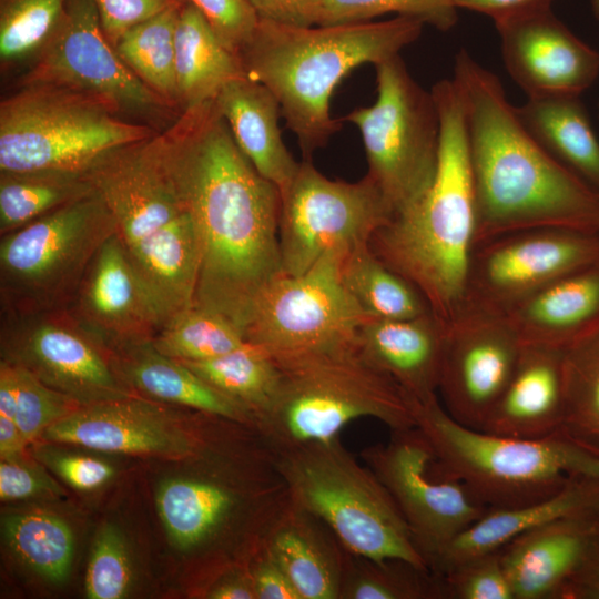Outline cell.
I'll use <instances>...</instances> for the list:
<instances>
[{
    "mask_svg": "<svg viewBox=\"0 0 599 599\" xmlns=\"http://www.w3.org/2000/svg\"><path fill=\"white\" fill-rule=\"evenodd\" d=\"M161 138L200 241L193 305L244 334L257 297L283 275L280 190L238 148L214 99L183 110Z\"/></svg>",
    "mask_w": 599,
    "mask_h": 599,
    "instance_id": "6da1fadb",
    "label": "cell"
},
{
    "mask_svg": "<svg viewBox=\"0 0 599 599\" xmlns=\"http://www.w3.org/2000/svg\"><path fill=\"white\" fill-rule=\"evenodd\" d=\"M453 80L465 113L475 246L536 227L599 232V194L535 140L499 78L463 49L455 58Z\"/></svg>",
    "mask_w": 599,
    "mask_h": 599,
    "instance_id": "7a4b0ae2",
    "label": "cell"
},
{
    "mask_svg": "<svg viewBox=\"0 0 599 599\" xmlns=\"http://www.w3.org/2000/svg\"><path fill=\"white\" fill-rule=\"evenodd\" d=\"M430 92L440 122L436 175L418 203L375 232L369 247L447 325L465 304L476 207L461 95L453 79L436 82Z\"/></svg>",
    "mask_w": 599,
    "mask_h": 599,
    "instance_id": "3957f363",
    "label": "cell"
},
{
    "mask_svg": "<svg viewBox=\"0 0 599 599\" xmlns=\"http://www.w3.org/2000/svg\"><path fill=\"white\" fill-rule=\"evenodd\" d=\"M423 27L420 20L403 16L312 27L258 20L240 58L245 77L276 97L303 160H311L341 129L329 109L339 82L362 64L375 65L399 54L419 38Z\"/></svg>",
    "mask_w": 599,
    "mask_h": 599,
    "instance_id": "277c9868",
    "label": "cell"
},
{
    "mask_svg": "<svg viewBox=\"0 0 599 599\" xmlns=\"http://www.w3.org/2000/svg\"><path fill=\"white\" fill-rule=\"evenodd\" d=\"M270 355L280 382L255 428L275 450L332 439L363 417L375 418L390 430L416 426L410 396L364 357L355 339Z\"/></svg>",
    "mask_w": 599,
    "mask_h": 599,
    "instance_id": "5b68a950",
    "label": "cell"
},
{
    "mask_svg": "<svg viewBox=\"0 0 599 599\" xmlns=\"http://www.w3.org/2000/svg\"><path fill=\"white\" fill-rule=\"evenodd\" d=\"M410 405L437 456L488 509L542 500L575 476L599 477V448L562 428L539 438L499 436L459 424L437 396H410Z\"/></svg>",
    "mask_w": 599,
    "mask_h": 599,
    "instance_id": "8992f818",
    "label": "cell"
},
{
    "mask_svg": "<svg viewBox=\"0 0 599 599\" xmlns=\"http://www.w3.org/2000/svg\"><path fill=\"white\" fill-rule=\"evenodd\" d=\"M87 174L144 283L172 284L195 268L196 226L165 158L161 133L118 148Z\"/></svg>",
    "mask_w": 599,
    "mask_h": 599,
    "instance_id": "52a82bcc",
    "label": "cell"
},
{
    "mask_svg": "<svg viewBox=\"0 0 599 599\" xmlns=\"http://www.w3.org/2000/svg\"><path fill=\"white\" fill-rule=\"evenodd\" d=\"M275 454L291 498L323 520L345 549L429 569L387 488L339 436Z\"/></svg>",
    "mask_w": 599,
    "mask_h": 599,
    "instance_id": "ba28073f",
    "label": "cell"
},
{
    "mask_svg": "<svg viewBox=\"0 0 599 599\" xmlns=\"http://www.w3.org/2000/svg\"><path fill=\"white\" fill-rule=\"evenodd\" d=\"M105 100L69 88L26 84L0 102V172L88 173L110 152L156 132Z\"/></svg>",
    "mask_w": 599,
    "mask_h": 599,
    "instance_id": "9c48e42d",
    "label": "cell"
},
{
    "mask_svg": "<svg viewBox=\"0 0 599 599\" xmlns=\"http://www.w3.org/2000/svg\"><path fill=\"white\" fill-rule=\"evenodd\" d=\"M115 221L94 190L0 236V312L64 309Z\"/></svg>",
    "mask_w": 599,
    "mask_h": 599,
    "instance_id": "30bf717a",
    "label": "cell"
},
{
    "mask_svg": "<svg viewBox=\"0 0 599 599\" xmlns=\"http://www.w3.org/2000/svg\"><path fill=\"white\" fill-rule=\"evenodd\" d=\"M377 97L345 120L361 132L367 175L380 189L394 216L413 207L436 175L440 122L430 91L410 75L400 55L377 64Z\"/></svg>",
    "mask_w": 599,
    "mask_h": 599,
    "instance_id": "8fae6325",
    "label": "cell"
},
{
    "mask_svg": "<svg viewBox=\"0 0 599 599\" xmlns=\"http://www.w3.org/2000/svg\"><path fill=\"white\" fill-rule=\"evenodd\" d=\"M281 193L278 241L282 271L300 275L328 253L344 256L369 244L394 217L376 183L331 180L303 160Z\"/></svg>",
    "mask_w": 599,
    "mask_h": 599,
    "instance_id": "7c38bea8",
    "label": "cell"
},
{
    "mask_svg": "<svg viewBox=\"0 0 599 599\" xmlns=\"http://www.w3.org/2000/svg\"><path fill=\"white\" fill-rule=\"evenodd\" d=\"M390 432L387 443L364 448L361 457L394 498L432 570L450 541L488 508L440 460L417 426Z\"/></svg>",
    "mask_w": 599,
    "mask_h": 599,
    "instance_id": "4fadbf2b",
    "label": "cell"
},
{
    "mask_svg": "<svg viewBox=\"0 0 599 599\" xmlns=\"http://www.w3.org/2000/svg\"><path fill=\"white\" fill-rule=\"evenodd\" d=\"M344 255L328 253L300 275H281L257 297L244 327L246 342L270 354L317 349L355 339L370 318L346 290Z\"/></svg>",
    "mask_w": 599,
    "mask_h": 599,
    "instance_id": "5bb4252c",
    "label": "cell"
},
{
    "mask_svg": "<svg viewBox=\"0 0 599 599\" xmlns=\"http://www.w3.org/2000/svg\"><path fill=\"white\" fill-rule=\"evenodd\" d=\"M598 258L599 232L536 227L494 237L474 247L464 308L506 315L554 280Z\"/></svg>",
    "mask_w": 599,
    "mask_h": 599,
    "instance_id": "9a60e30c",
    "label": "cell"
},
{
    "mask_svg": "<svg viewBox=\"0 0 599 599\" xmlns=\"http://www.w3.org/2000/svg\"><path fill=\"white\" fill-rule=\"evenodd\" d=\"M0 346L2 359L80 405L134 395L116 375L110 352L65 309L0 312Z\"/></svg>",
    "mask_w": 599,
    "mask_h": 599,
    "instance_id": "2e32d148",
    "label": "cell"
},
{
    "mask_svg": "<svg viewBox=\"0 0 599 599\" xmlns=\"http://www.w3.org/2000/svg\"><path fill=\"white\" fill-rule=\"evenodd\" d=\"M51 84L101 98L119 112L167 109L121 60L92 0H68L19 85Z\"/></svg>",
    "mask_w": 599,
    "mask_h": 599,
    "instance_id": "e0dca14e",
    "label": "cell"
},
{
    "mask_svg": "<svg viewBox=\"0 0 599 599\" xmlns=\"http://www.w3.org/2000/svg\"><path fill=\"white\" fill-rule=\"evenodd\" d=\"M522 345L505 315L465 307L446 325L438 385L446 412L480 430L514 374Z\"/></svg>",
    "mask_w": 599,
    "mask_h": 599,
    "instance_id": "ac0fdd59",
    "label": "cell"
},
{
    "mask_svg": "<svg viewBox=\"0 0 599 599\" xmlns=\"http://www.w3.org/2000/svg\"><path fill=\"white\" fill-rule=\"evenodd\" d=\"M205 435L202 427L186 426L158 402L134 394L81 405L41 437L100 451L181 460L200 451Z\"/></svg>",
    "mask_w": 599,
    "mask_h": 599,
    "instance_id": "d6986e66",
    "label": "cell"
},
{
    "mask_svg": "<svg viewBox=\"0 0 599 599\" xmlns=\"http://www.w3.org/2000/svg\"><path fill=\"white\" fill-rule=\"evenodd\" d=\"M495 27L505 68L528 98L579 97L599 77V52L551 9Z\"/></svg>",
    "mask_w": 599,
    "mask_h": 599,
    "instance_id": "ffe728a7",
    "label": "cell"
},
{
    "mask_svg": "<svg viewBox=\"0 0 599 599\" xmlns=\"http://www.w3.org/2000/svg\"><path fill=\"white\" fill-rule=\"evenodd\" d=\"M64 309L109 352L151 341L162 326L118 233L101 246Z\"/></svg>",
    "mask_w": 599,
    "mask_h": 599,
    "instance_id": "44dd1931",
    "label": "cell"
},
{
    "mask_svg": "<svg viewBox=\"0 0 599 599\" xmlns=\"http://www.w3.org/2000/svg\"><path fill=\"white\" fill-rule=\"evenodd\" d=\"M598 549L599 510L525 531L499 551L515 599H560Z\"/></svg>",
    "mask_w": 599,
    "mask_h": 599,
    "instance_id": "7402d4cb",
    "label": "cell"
},
{
    "mask_svg": "<svg viewBox=\"0 0 599 599\" xmlns=\"http://www.w3.org/2000/svg\"><path fill=\"white\" fill-rule=\"evenodd\" d=\"M446 325L433 313L404 319L368 318L355 343L378 369L409 396L424 402L437 396Z\"/></svg>",
    "mask_w": 599,
    "mask_h": 599,
    "instance_id": "603a6c76",
    "label": "cell"
},
{
    "mask_svg": "<svg viewBox=\"0 0 599 599\" xmlns=\"http://www.w3.org/2000/svg\"><path fill=\"white\" fill-rule=\"evenodd\" d=\"M565 349L522 345L514 374L481 432L539 438L562 427Z\"/></svg>",
    "mask_w": 599,
    "mask_h": 599,
    "instance_id": "cb8c5ba5",
    "label": "cell"
},
{
    "mask_svg": "<svg viewBox=\"0 0 599 599\" xmlns=\"http://www.w3.org/2000/svg\"><path fill=\"white\" fill-rule=\"evenodd\" d=\"M261 548L286 572L301 599H338L346 549L329 527L291 496Z\"/></svg>",
    "mask_w": 599,
    "mask_h": 599,
    "instance_id": "d4e9b609",
    "label": "cell"
},
{
    "mask_svg": "<svg viewBox=\"0 0 599 599\" xmlns=\"http://www.w3.org/2000/svg\"><path fill=\"white\" fill-rule=\"evenodd\" d=\"M505 316L522 344L566 349L599 327V258L554 280Z\"/></svg>",
    "mask_w": 599,
    "mask_h": 599,
    "instance_id": "484cf974",
    "label": "cell"
},
{
    "mask_svg": "<svg viewBox=\"0 0 599 599\" xmlns=\"http://www.w3.org/2000/svg\"><path fill=\"white\" fill-rule=\"evenodd\" d=\"M599 510V477L575 476L555 495L511 508H489L438 556L432 571L441 576L456 565L500 549L525 531L558 518Z\"/></svg>",
    "mask_w": 599,
    "mask_h": 599,
    "instance_id": "4316f807",
    "label": "cell"
},
{
    "mask_svg": "<svg viewBox=\"0 0 599 599\" xmlns=\"http://www.w3.org/2000/svg\"><path fill=\"white\" fill-rule=\"evenodd\" d=\"M110 354L116 375L134 394L255 427V417L246 407L182 362L158 352L152 339L122 346Z\"/></svg>",
    "mask_w": 599,
    "mask_h": 599,
    "instance_id": "83f0119b",
    "label": "cell"
},
{
    "mask_svg": "<svg viewBox=\"0 0 599 599\" xmlns=\"http://www.w3.org/2000/svg\"><path fill=\"white\" fill-rule=\"evenodd\" d=\"M214 101L238 148L258 173L282 192L300 163L283 142L276 97L264 84L244 75L226 83Z\"/></svg>",
    "mask_w": 599,
    "mask_h": 599,
    "instance_id": "f1b7e54d",
    "label": "cell"
},
{
    "mask_svg": "<svg viewBox=\"0 0 599 599\" xmlns=\"http://www.w3.org/2000/svg\"><path fill=\"white\" fill-rule=\"evenodd\" d=\"M175 74L181 112L214 99L226 83L245 75L240 54L222 43L189 0L180 10L175 29Z\"/></svg>",
    "mask_w": 599,
    "mask_h": 599,
    "instance_id": "f546056e",
    "label": "cell"
},
{
    "mask_svg": "<svg viewBox=\"0 0 599 599\" xmlns=\"http://www.w3.org/2000/svg\"><path fill=\"white\" fill-rule=\"evenodd\" d=\"M516 109L535 140L599 194V139L579 97L528 98Z\"/></svg>",
    "mask_w": 599,
    "mask_h": 599,
    "instance_id": "4dcf8cb0",
    "label": "cell"
},
{
    "mask_svg": "<svg viewBox=\"0 0 599 599\" xmlns=\"http://www.w3.org/2000/svg\"><path fill=\"white\" fill-rule=\"evenodd\" d=\"M341 274L348 293L370 318L404 319L432 313L417 288L379 260L369 244L344 257Z\"/></svg>",
    "mask_w": 599,
    "mask_h": 599,
    "instance_id": "1f68e13d",
    "label": "cell"
},
{
    "mask_svg": "<svg viewBox=\"0 0 599 599\" xmlns=\"http://www.w3.org/2000/svg\"><path fill=\"white\" fill-rule=\"evenodd\" d=\"M94 191L87 173L0 172V236Z\"/></svg>",
    "mask_w": 599,
    "mask_h": 599,
    "instance_id": "d6a6232c",
    "label": "cell"
},
{
    "mask_svg": "<svg viewBox=\"0 0 599 599\" xmlns=\"http://www.w3.org/2000/svg\"><path fill=\"white\" fill-rule=\"evenodd\" d=\"M183 3L130 28L114 45L125 65L169 109L180 108L175 74V29Z\"/></svg>",
    "mask_w": 599,
    "mask_h": 599,
    "instance_id": "836d02e7",
    "label": "cell"
},
{
    "mask_svg": "<svg viewBox=\"0 0 599 599\" xmlns=\"http://www.w3.org/2000/svg\"><path fill=\"white\" fill-rule=\"evenodd\" d=\"M2 534L14 556L47 580L61 582L73 558V534L58 515L29 509L2 517Z\"/></svg>",
    "mask_w": 599,
    "mask_h": 599,
    "instance_id": "e575fe53",
    "label": "cell"
},
{
    "mask_svg": "<svg viewBox=\"0 0 599 599\" xmlns=\"http://www.w3.org/2000/svg\"><path fill=\"white\" fill-rule=\"evenodd\" d=\"M182 363L246 407L256 423L277 392L280 373L274 358L265 349L248 342L214 358Z\"/></svg>",
    "mask_w": 599,
    "mask_h": 599,
    "instance_id": "d590c367",
    "label": "cell"
},
{
    "mask_svg": "<svg viewBox=\"0 0 599 599\" xmlns=\"http://www.w3.org/2000/svg\"><path fill=\"white\" fill-rule=\"evenodd\" d=\"M338 599H446V593L441 577L429 569L346 549Z\"/></svg>",
    "mask_w": 599,
    "mask_h": 599,
    "instance_id": "8d00e7d4",
    "label": "cell"
},
{
    "mask_svg": "<svg viewBox=\"0 0 599 599\" xmlns=\"http://www.w3.org/2000/svg\"><path fill=\"white\" fill-rule=\"evenodd\" d=\"M245 343L242 329L233 322L196 305L173 315L152 338L158 352L181 362L214 358Z\"/></svg>",
    "mask_w": 599,
    "mask_h": 599,
    "instance_id": "74e56055",
    "label": "cell"
},
{
    "mask_svg": "<svg viewBox=\"0 0 599 599\" xmlns=\"http://www.w3.org/2000/svg\"><path fill=\"white\" fill-rule=\"evenodd\" d=\"M562 429L599 448V327L565 349Z\"/></svg>",
    "mask_w": 599,
    "mask_h": 599,
    "instance_id": "f35d334b",
    "label": "cell"
},
{
    "mask_svg": "<svg viewBox=\"0 0 599 599\" xmlns=\"http://www.w3.org/2000/svg\"><path fill=\"white\" fill-rule=\"evenodd\" d=\"M68 0H0L2 69L35 54L58 23Z\"/></svg>",
    "mask_w": 599,
    "mask_h": 599,
    "instance_id": "ab89813d",
    "label": "cell"
},
{
    "mask_svg": "<svg viewBox=\"0 0 599 599\" xmlns=\"http://www.w3.org/2000/svg\"><path fill=\"white\" fill-rule=\"evenodd\" d=\"M457 9L455 0H323L316 26L372 21L394 12L448 31L457 22Z\"/></svg>",
    "mask_w": 599,
    "mask_h": 599,
    "instance_id": "60d3db41",
    "label": "cell"
},
{
    "mask_svg": "<svg viewBox=\"0 0 599 599\" xmlns=\"http://www.w3.org/2000/svg\"><path fill=\"white\" fill-rule=\"evenodd\" d=\"M12 365L17 383L14 420L29 444L41 437L49 426L81 405L68 395L45 385L23 366L14 363Z\"/></svg>",
    "mask_w": 599,
    "mask_h": 599,
    "instance_id": "b9f144b4",
    "label": "cell"
},
{
    "mask_svg": "<svg viewBox=\"0 0 599 599\" xmlns=\"http://www.w3.org/2000/svg\"><path fill=\"white\" fill-rule=\"evenodd\" d=\"M132 578L124 540L113 526L98 534L85 576V593L90 599L122 598Z\"/></svg>",
    "mask_w": 599,
    "mask_h": 599,
    "instance_id": "7bdbcfd3",
    "label": "cell"
},
{
    "mask_svg": "<svg viewBox=\"0 0 599 599\" xmlns=\"http://www.w3.org/2000/svg\"><path fill=\"white\" fill-rule=\"evenodd\" d=\"M440 577L446 599H515L499 549L463 561Z\"/></svg>",
    "mask_w": 599,
    "mask_h": 599,
    "instance_id": "ee69618b",
    "label": "cell"
},
{
    "mask_svg": "<svg viewBox=\"0 0 599 599\" xmlns=\"http://www.w3.org/2000/svg\"><path fill=\"white\" fill-rule=\"evenodd\" d=\"M205 16L222 43L240 54L253 35L258 17L248 0H189Z\"/></svg>",
    "mask_w": 599,
    "mask_h": 599,
    "instance_id": "f6af8a7d",
    "label": "cell"
},
{
    "mask_svg": "<svg viewBox=\"0 0 599 599\" xmlns=\"http://www.w3.org/2000/svg\"><path fill=\"white\" fill-rule=\"evenodd\" d=\"M106 39L114 47L130 28L185 0H92Z\"/></svg>",
    "mask_w": 599,
    "mask_h": 599,
    "instance_id": "bcb514c9",
    "label": "cell"
},
{
    "mask_svg": "<svg viewBox=\"0 0 599 599\" xmlns=\"http://www.w3.org/2000/svg\"><path fill=\"white\" fill-rule=\"evenodd\" d=\"M60 486L48 474L18 457L1 459L0 499L23 500L35 497H59Z\"/></svg>",
    "mask_w": 599,
    "mask_h": 599,
    "instance_id": "7dc6e473",
    "label": "cell"
},
{
    "mask_svg": "<svg viewBox=\"0 0 599 599\" xmlns=\"http://www.w3.org/2000/svg\"><path fill=\"white\" fill-rule=\"evenodd\" d=\"M44 463L71 487L79 490H93L114 475V468L104 460L71 454L43 451Z\"/></svg>",
    "mask_w": 599,
    "mask_h": 599,
    "instance_id": "c3c4849f",
    "label": "cell"
},
{
    "mask_svg": "<svg viewBox=\"0 0 599 599\" xmlns=\"http://www.w3.org/2000/svg\"><path fill=\"white\" fill-rule=\"evenodd\" d=\"M248 568L256 599H301L286 572L264 549L252 557Z\"/></svg>",
    "mask_w": 599,
    "mask_h": 599,
    "instance_id": "681fc988",
    "label": "cell"
},
{
    "mask_svg": "<svg viewBox=\"0 0 599 599\" xmlns=\"http://www.w3.org/2000/svg\"><path fill=\"white\" fill-rule=\"evenodd\" d=\"M260 20L292 27L316 26L323 0H248Z\"/></svg>",
    "mask_w": 599,
    "mask_h": 599,
    "instance_id": "f907efd6",
    "label": "cell"
},
{
    "mask_svg": "<svg viewBox=\"0 0 599 599\" xmlns=\"http://www.w3.org/2000/svg\"><path fill=\"white\" fill-rule=\"evenodd\" d=\"M552 0H455L457 8L490 17L495 23L550 9Z\"/></svg>",
    "mask_w": 599,
    "mask_h": 599,
    "instance_id": "816d5d0a",
    "label": "cell"
},
{
    "mask_svg": "<svg viewBox=\"0 0 599 599\" xmlns=\"http://www.w3.org/2000/svg\"><path fill=\"white\" fill-rule=\"evenodd\" d=\"M204 591L210 599H256L248 564L240 566L237 570L224 573Z\"/></svg>",
    "mask_w": 599,
    "mask_h": 599,
    "instance_id": "f5cc1de1",
    "label": "cell"
},
{
    "mask_svg": "<svg viewBox=\"0 0 599 599\" xmlns=\"http://www.w3.org/2000/svg\"><path fill=\"white\" fill-rule=\"evenodd\" d=\"M560 599H599V549L565 587Z\"/></svg>",
    "mask_w": 599,
    "mask_h": 599,
    "instance_id": "db71d44e",
    "label": "cell"
},
{
    "mask_svg": "<svg viewBox=\"0 0 599 599\" xmlns=\"http://www.w3.org/2000/svg\"><path fill=\"white\" fill-rule=\"evenodd\" d=\"M27 445L17 423L12 418L0 416V455L1 459L18 457Z\"/></svg>",
    "mask_w": 599,
    "mask_h": 599,
    "instance_id": "11a10c76",
    "label": "cell"
},
{
    "mask_svg": "<svg viewBox=\"0 0 599 599\" xmlns=\"http://www.w3.org/2000/svg\"><path fill=\"white\" fill-rule=\"evenodd\" d=\"M593 16L599 20V0H591Z\"/></svg>",
    "mask_w": 599,
    "mask_h": 599,
    "instance_id": "9f6ffc18",
    "label": "cell"
},
{
    "mask_svg": "<svg viewBox=\"0 0 599 599\" xmlns=\"http://www.w3.org/2000/svg\"><path fill=\"white\" fill-rule=\"evenodd\" d=\"M598 109H599V103H598Z\"/></svg>",
    "mask_w": 599,
    "mask_h": 599,
    "instance_id": "6f0895ef",
    "label": "cell"
}]
</instances>
